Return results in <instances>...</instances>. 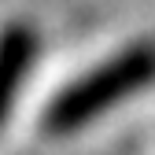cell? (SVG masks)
<instances>
[{
	"mask_svg": "<svg viewBox=\"0 0 155 155\" xmlns=\"http://www.w3.org/2000/svg\"><path fill=\"white\" fill-rule=\"evenodd\" d=\"M37 59V33L30 26H8L0 33V122L8 118V111L18 96V85L26 81V74Z\"/></svg>",
	"mask_w": 155,
	"mask_h": 155,
	"instance_id": "cell-2",
	"label": "cell"
},
{
	"mask_svg": "<svg viewBox=\"0 0 155 155\" xmlns=\"http://www.w3.org/2000/svg\"><path fill=\"white\" fill-rule=\"evenodd\" d=\"M155 81V45H133L126 52H118L114 59H107L104 67L89 70L81 81L67 85L45 111V129L48 133H74L89 126L92 118L114 104L137 96L140 89H148Z\"/></svg>",
	"mask_w": 155,
	"mask_h": 155,
	"instance_id": "cell-1",
	"label": "cell"
}]
</instances>
